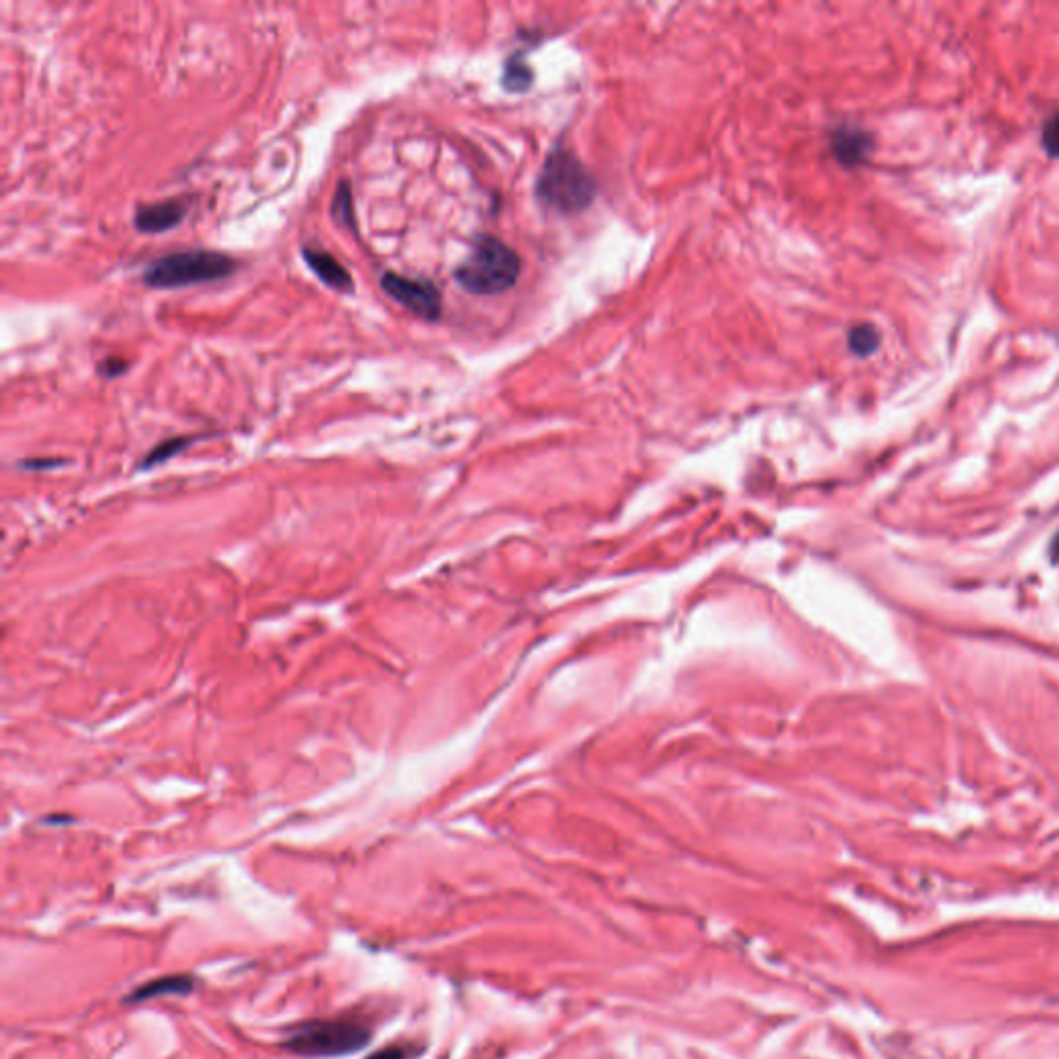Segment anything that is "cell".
Instances as JSON below:
<instances>
[{"mask_svg": "<svg viewBox=\"0 0 1059 1059\" xmlns=\"http://www.w3.org/2000/svg\"><path fill=\"white\" fill-rule=\"evenodd\" d=\"M236 263L224 253L216 251H180L164 255L151 261L141 274V280L149 288L174 290L195 284L218 282L234 274Z\"/></svg>", "mask_w": 1059, "mask_h": 1059, "instance_id": "4", "label": "cell"}, {"mask_svg": "<svg viewBox=\"0 0 1059 1059\" xmlns=\"http://www.w3.org/2000/svg\"><path fill=\"white\" fill-rule=\"evenodd\" d=\"M596 191L594 176L569 149L563 147L551 151L536 180L538 199L563 214H576V211L586 209Z\"/></svg>", "mask_w": 1059, "mask_h": 1059, "instance_id": "3", "label": "cell"}, {"mask_svg": "<svg viewBox=\"0 0 1059 1059\" xmlns=\"http://www.w3.org/2000/svg\"><path fill=\"white\" fill-rule=\"evenodd\" d=\"M1041 143L1049 158H1059V112L1047 118L1041 133Z\"/></svg>", "mask_w": 1059, "mask_h": 1059, "instance_id": "15", "label": "cell"}, {"mask_svg": "<svg viewBox=\"0 0 1059 1059\" xmlns=\"http://www.w3.org/2000/svg\"><path fill=\"white\" fill-rule=\"evenodd\" d=\"M195 987H197V981L191 975H168V977H160V979L139 985L127 995L125 1002L139 1004V1002H149V1000H156V997H166V995H189Z\"/></svg>", "mask_w": 1059, "mask_h": 1059, "instance_id": "9", "label": "cell"}, {"mask_svg": "<svg viewBox=\"0 0 1059 1059\" xmlns=\"http://www.w3.org/2000/svg\"><path fill=\"white\" fill-rule=\"evenodd\" d=\"M191 201L185 197H172L158 203L141 205L135 211V228L145 234H162L176 228L187 218Z\"/></svg>", "mask_w": 1059, "mask_h": 1059, "instance_id": "6", "label": "cell"}, {"mask_svg": "<svg viewBox=\"0 0 1059 1059\" xmlns=\"http://www.w3.org/2000/svg\"><path fill=\"white\" fill-rule=\"evenodd\" d=\"M331 218L340 222L344 228L356 230V214H354V199H352V187L346 180L338 185L334 201H331Z\"/></svg>", "mask_w": 1059, "mask_h": 1059, "instance_id": "11", "label": "cell"}, {"mask_svg": "<svg viewBox=\"0 0 1059 1059\" xmlns=\"http://www.w3.org/2000/svg\"><path fill=\"white\" fill-rule=\"evenodd\" d=\"M381 288L387 296L402 305L406 311L425 321H437L443 311V300L439 288L429 280L406 278L396 271H385L381 276Z\"/></svg>", "mask_w": 1059, "mask_h": 1059, "instance_id": "5", "label": "cell"}, {"mask_svg": "<svg viewBox=\"0 0 1059 1059\" xmlns=\"http://www.w3.org/2000/svg\"><path fill=\"white\" fill-rule=\"evenodd\" d=\"M520 257L495 236H478L470 255L456 269V282L470 294L493 296L509 290L520 278Z\"/></svg>", "mask_w": 1059, "mask_h": 1059, "instance_id": "2", "label": "cell"}, {"mask_svg": "<svg viewBox=\"0 0 1059 1059\" xmlns=\"http://www.w3.org/2000/svg\"><path fill=\"white\" fill-rule=\"evenodd\" d=\"M422 1053V1047L416 1043H391L371 1053L367 1059H416Z\"/></svg>", "mask_w": 1059, "mask_h": 1059, "instance_id": "14", "label": "cell"}, {"mask_svg": "<svg viewBox=\"0 0 1059 1059\" xmlns=\"http://www.w3.org/2000/svg\"><path fill=\"white\" fill-rule=\"evenodd\" d=\"M373 1039L371 1026L362 1020L315 1018L290 1026L282 1047L300 1057H344L365 1049Z\"/></svg>", "mask_w": 1059, "mask_h": 1059, "instance_id": "1", "label": "cell"}, {"mask_svg": "<svg viewBox=\"0 0 1059 1059\" xmlns=\"http://www.w3.org/2000/svg\"><path fill=\"white\" fill-rule=\"evenodd\" d=\"M302 259L307 261L313 274L331 290L352 294L354 292V280L350 271L334 257L331 253L319 249V247H302Z\"/></svg>", "mask_w": 1059, "mask_h": 1059, "instance_id": "8", "label": "cell"}, {"mask_svg": "<svg viewBox=\"0 0 1059 1059\" xmlns=\"http://www.w3.org/2000/svg\"><path fill=\"white\" fill-rule=\"evenodd\" d=\"M880 344H882L880 329L871 323H859L849 331V348L855 356L867 358L880 350Z\"/></svg>", "mask_w": 1059, "mask_h": 1059, "instance_id": "10", "label": "cell"}, {"mask_svg": "<svg viewBox=\"0 0 1059 1059\" xmlns=\"http://www.w3.org/2000/svg\"><path fill=\"white\" fill-rule=\"evenodd\" d=\"M830 145L834 158L844 168H857L867 162L873 151V137L855 125H842L834 129Z\"/></svg>", "mask_w": 1059, "mask_h": 1059, "instance_id": "7", "label": "cell"}, {"mask_svg": "<svg viewBox=\"0 0 1059 1059\" xmlns=\"http://www.w3.org/2000/svg\"><path fill=\"white\" fill-rule=\"evenodd\" d=\"M532 83V71L528 69V65H524L522 60L518 58H509L507 65H505V75H503V85L509 89V92H524V89H528Z\"/></svg>", "mask_w": 1059, "mask_h": 1059, "instance_id": "13", "label": "cell"}, {"mask_svg": "<svg viewBox=\"0 0 1059 1059\" xmlns=\"http://www.w3.org/2000/svg\"><path fill=\"white\" fill-rule=\"evenodd\" d=\"M1049 555H1051L1053 561H1059V530L1055 532V536H1053V540L1049 544Z\"/></svg>", "mask_w": 1059, "mask_h": 1059, "instance_id": "17", "label": "cell"}, {"mask_svg": "<svg viewBox=\"0 0 1059 1059\" xmlns=\"http://www.w3.org/2000/svg\"><path fill=\"white\" fill-rule=\"evenodd\" d=\"M197 437H174V439H168L164 443H160L154 451L147 453V458L141 462V468H154L166 460H170L172 456H176L178 451L187 449V445H191Z\"/></svg>", "mask_w": 1059, "mask_h": 1059, "instance_id": "12", "label": "cell"}, {"mask_svg": "<svg viewBox=\"0 0 1059 1059\" xmlns=\"http://www.w3.org/2000/svg\"><path fill=\"white\" fill-rule=\"evenodd\" d=\"M127 371H129V360L120 358V356H108L98 362V375H102L104 379H116L120 375H125Z\"/></svg>", "mask_w": 1059, "mask_h": 1059, "instance_id": "16", "label": "cell"}]
</instances>
